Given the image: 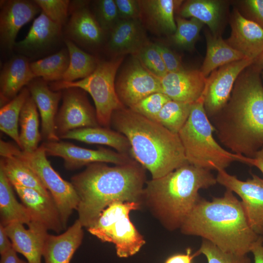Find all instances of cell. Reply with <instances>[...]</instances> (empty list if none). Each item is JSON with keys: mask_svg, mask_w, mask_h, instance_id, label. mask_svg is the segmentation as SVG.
I'll return each mask as SVG.
<instances>
[{"mask_svg": "<svg viewBox=\"0 0 263 263\" xmlns=\"http://www.w3.org/2000/svg\"><path fill=\"white\" fill-rule=\"evenodd\" d=\"M195 253L191 254V250L188 249L186 254H178L169 257L165 263H191L192 259L196 257Z\"/></svg>", "mask_w": 263, "mask_h": 263, "instance_id": "7dc6e473", "label": "cell"}, {"mask_svg": "<svg viewBox=\"0 0 263 263\" xmlns=\"http://www.w3.org/2000/svg\"><path fill=\"white\" fill-rule=\"evenodd\" d=\"M24 224L13 222L5 226L13 248L22 254L28 263H41L47 229L41 224L33 221L24 227Z\"/></svg>", "mask_w": 263, "mask_h": 263, "instance_id": "e0dca14e", "label": "cell"}, {"mask_svg": "<svg viewBox=\"0 0 263 263\" xmlns=\"http://www.w3.org/2000/svg\"><path fill=\"white\" fill-rule=\"evenodd\" d=\"M61 27L41 11L34 20L26 36L16 42L14 47L27 55L43 51L58 40L61 35Z\"/></svg>", "mask_w": 263, "mask_h": 263, "instance_id": "cb8c5ba5", "label": "cell"}, {"mask_svg": "<svg viewBox=\"0 0 263 263\" xmlns=\"http://www.w3.org/2000/svg\"><path fill=\"white\" fill-rule=\"evenodd\" d=\"M12 185L22 204L29 211L32 221L56 233L64 229L58 209L52 196H45L34 189L18 184Z\"/></svg>", "mask_w": 263, "mask_h": 263, "instance_id": "ffe728a7", "label": "cell"}, {"mask_svg": "<svg viewBox=\"0 0 263 263\" xmlns=\"http://www.w3.org/2000/svg\"><path fill=\"white\" fill-rule=\"evenodd\" d=\"M35 78L30 63L25 56H17L7 61L3 65L0 75L1 106L16 97L24 86Z\"/></svg>", "mask_w": 263, "mask_h": 263, "instance_id": "603a6c76", "label": "cell"}, {"mask_svg": "<svg viewBox=\"0 0 263 263\" xmlns=\"http://www.w3.org/2000/svg\"><path fill=\"white\" fill-rule=\"evenodd\" d=\"M17 252L11 248L6 252L1 254L0 263H28L20 259L17 255Z\"/></svg>", "mask_w": 263, "mask_h": 263, "instance_id": "f907efd6", "label": "cell"}, {"mask_svg": "<svg viewBox=\"0 0 263 263\" xmlns=\"http://www.w3.org/2000/svg\"><path fill=\"white\" fill-rule=\"evenodd\" d=\"M82 225L77 219L64 233L47 234L43 248L45 263H70L83 238Z\"/></svg>", "mask_w": 263, "mask_h": 263, "instance_id": "7402d4cb", "label": "cell"}, {"mask_svg": "<svg viewBox=\"0 0 263 263\" xmlns=\"http://www.w3.org/2000/svg\"><path fill=\"white\" fill-rule=\"evenodd\" d=\"M42 11L53 21L62 26L68 18L70 3L68 0H35Z\"/></svg>", "mask_w": 263, "mask_h": 263, "instance_id": "b9f144b4", "label": "cell"}, {"mask_svg": "<svg viewBox=\"0 0 263 263\" xmlns=\"http://www.w3.org/2000/svg\"><path fill=\"white\" fill-rule=\"evenodd\" d=\"M47 156H57L64 160L65 168L73 170L95 163L124 164L132 159L128 154L99 148L92 150L81 148L63 141H46L42 143Z\"/></svg>", "mask_w": 263, "mask_h": 263, "instance_id": "5bb4252c", "label": "cell"}, {"mask_svg": "<svg viewBox=\"0 0 263 263\" xmlns=\"http://www.w3.org/2000/svg\"><path fill=\"white\" fill-rule=\"evenodd\" d=\"M62 102L56 118V129L60 138L77 129L98 126L95 111L85 94L75 87L63 90Z\"/></svg>", "mask_w": 263, "mask_h": 263, "instance_id": "4fadbf2b", "label": "cell"}, {"mask_svg": "<svg viewBox=\"0 0 263 263\" xmlns=\"http://www.w3.org/2000/svg\"><path fill=\"white\" fill-rule=\"evenodd\" d=\"M182 2L174 0H139L141 17L145 18L149 26L155 32L173 35L176 29L174 13Z\"/></svg>", "mask_w": 263, "mask_h": 263, "instance_id": "484cf974", "label": "cell"}, {"mask_svg": "<svg viewBox=\"0 0 263 263\" xmlns=\"http://www.w3.org/2000/svg\"><path fill=\"white\" fill-rule=\"evenodd\" d=\"M210 170L189 164L149 181L144 190L168 227H181L201 197L199 190L217 183Z\"/></svg>", "mask_w": 263, "mask_h": 263, "instance_id": "5b68a950", "label": "cell"}, {"mask_svg": "<svg viewBox=\"0 0 263 263\" xmlns=\"http://www.w3.org/2000/svg\"></svg>", "mask_w": 263, "mask_h": 263, "instance_id": "db71d44e", "label": "cell"}, {"mask_svg": "<svg viewBox=\"0 0 263 263\" xmlns=\"http://www.w3.org/2000/svg\"><path fill=\"white\" fill-rule=\"evenodd\" d=\"M70 62L67 49L42 59L30 63V67L36 77H41L45 81H61Z\"/></svg>", "mask_w": 263, "mask_h": 263, "instance_id": "836d02e7", "label": "cell"}, {"mask_svg": "<svg viewBox=\"0 0 263 263\" xmlns=\"http://www.w3.org/2000/svg\"><path fill=\"white\" fill-rule=\"evenodd\" d=\"M215 128L207 116L202 95L193 103L189 116L178 134L188 164L208 170L225 169L237 161L236 154L215 139Z\"/></svg>", "mask_w": 263, "mask_h": 263, "instance_id": "8992f818", "label": "cell"}, {"mask_svg": "<svg viewBox=\"0 0 263 263\" xmlns=\"http://www.w3.org/2000/svg\"><path fill=\"white\" fill-rule=\"evenodd\" d=\"M253 62L248 58L236 61L217 68L208 76L203 96L204 109L209 119L226 105L238 76Z\"/></svg>", "mask_w": 263, "mask_h": 263, "instance_id": "8fae6325", "label": "cell"}, {"mask_svg": "<svg viewBox=\"0 0 263 263\" xmlns=\"http://www.w3.org/2000/svg\"><path fill=\"white\" fill-rule=\"evenodd\" d=\"M8 236L5 229V226L2 225L0 224V254H2L6 252L11 248H12V244Z\"/></svg>", "mask_w": 263, "mask_h": 263, "instance_id": "681fc988", "label": "cell"}, {"mask_svg": "<svg viewBox=\"0 0 263 263\" xmlns=\"http://www.w3.org/2000/svg\"><path fill=\"white\" fill-rule=\"evenodd\" d=\"M151 74L160 78L168 73L154 43L148 41L133 55Z\"/></svg>", "mask_w": 263, "mask_h": 263, "instance_id": "74e56055", "label": "cell"}, {"mask_svg": "<svg viewBox=\"0 0 263 263\" xmlns=\"http://www.w3.org/2000/svg\"><path fill=\"white\" fill-rule=\"evenodd\" d=\"M261 74H262V78L263 79V71H262Z\"/></svg>", "mask_w": 263, "mask_h": 263, "instance_id": "f5cc1de1", "label": "cell"}, {"mask_svg": "<svg viewBox=\"0 0 263 263\" xmlns=\"http://www.w3.org/2000/svg\"><path fill=\"white\" fill-rule=\"evenodd\" d=\"M170 100L163 93L157 92L149 95L130 109L148 118L154 120L164 105Z\"/></svg>", "mask_w": 263, "mask_h": 263, "instance_id": "60d3db41", "label": "cell"}, {"mask_svg": "<svg viewBox=\"0 0 263 263\" xmlns=\"http://www.w3.org/2000/svg\"><path fill=\"white\" fill-rule=\"evenodd\" d=\"M251 65L254 68L261 72L263 71V52L254 60L253 63Z\"/></svg>", "mask_w": 263, "mask_h": 263, "instance_id": "816d5d0a", "label": "cell"}, {"mask_svg": "<svg viewBox=\"0 0 263 263\" xmlns=\"http://www.w3.org/2000/svg\"><path fill=\"white\" fill-rule=\"evenodd\" d=\"M261 72L250 65L238 76L230 98L212 117L218 139L230 152L253 157L263 147Z\"/></svg>", "mask_w": 263, "mask_h": 263, "instance_id": "6da1fadb", "label": "cell"}, {"mask_svg": "<svg viewBox=\"0 0 263 263\" xmlns=\"http://www.w3.org/2000/svg\"><path fill=\"white\" fill-rule=\"evenodd\" d=\"M144 168L135 160L109 166L104 163L87 166L71 178L79 198L78 220L92 226L102 211L115 202H137L144 193Z\"/></svg>", "mask_w": 263, "mask_h": 263, "instance_id": "7a4b0ae2", "label": "cell"}, {"mask_svg": "<svg viewBox=\"0 0 263 263\" xmlns=\"http://www.w3.org/2000/svg\"><path fill=\"white\" fill-rule=\"evenodd\" d=\"M69 10L71 16L66 28L68 39L85 46L101 44L105 33L94 15L86 7V2L73 1Z\"/></svg>", "mask_w": 263, "mask_h": 263, "instance_id": "d6986e66", "label": "cell"}, {"mask_svg": "<svg viewBox=\"0 0 263 263\" xmlns=\"http://www.w3.org/2000/svg\"><path fill=\"white\" fill-rule=\"evenodd\" d=\"M148 41L139 19H120L111 32L108 48L116 56L134 55Z\"/></svg>", "mask_w": 263, "mask_h": 263, "instance_id": "d4e9b609", "label": "cell"}, {"mask_svg": "<svg viewBox=\"0 0 263 263\" xmlns=\"http://www.w3.org/2000/svg\"><path fill=\"white\" fill-rule=\"evenodd\" d=\"M37 105L30 95L21 109L19 117V149L32 152L39 147L41 134L39 130V118Z\"/></svg>", "mask_w": 263, "mask_h": 263, "instance_id": "4dcf8cb0", "label": "cell"}, {"mask_svg": "<svg viewBox=\"0 0 263 263\" xmlns=\"http://www.w3.org/2000/svg\"><path fill=\"white\" fill-rule=\"evenodd\" d=\"M139 207L138 202H113L87 229L102 242L114 244L119 257L132 256L145 243L129 218L130 212Z\"/></svg>", "mask_w": 263, "mask_h": 263, "instance_id": "9c48e42d", "label": "cell"}, {"mask_svg": "<svg viewBox=\"0 0 263 263\" xmlns=\"http://www.w3.org/2000/svg\"><path fill=\"white\" fill-rule=\"evenodd\" d=\"M30 95L27 88H23L19 94L8 103L1 107L0 129L10 137L20 147L18 123L21 109Z\"/></svg>", "mask_w": 263, "mask_h": 263, "instance_id": "e575fe53", "label": "cell"}, {"mask_svg": "<svg viewBox=\"0 0 263 263\" xmlns=\"http://www.w3.org/2000/svg\"><path fill=\"white\" fill-rule=\"evenodd\" d=\"M263 236H260L251 248L250 252L253 255L254 263H263Z\"/></svg>", "mask_w": 263, "mask_h": 263, "instance_id": "c3c4849f", "label": "cell"}, {"mask_svg": "<svg viewBox=\"0 0 263 263\" xmlns=\"http://www.w3.org/2000/svg\"><path fill=\"white\" fill-rule=\"evenodd\" d=\"M236 159L237 161L256 167L263 174V147L256 152L253 157L236 154Z\"/></svg>", "mask_w": 263, "mask_h": 263, "instance_id": "bcb514c9", "label": "cell"}, {"mask_svg": "<svg viewBox=\"0 0 263 263\" xmlns=\"http://www.w3.org/2000/svg\"><path fill=\"white\" fill-rule=\"evenodd\" d=\"M0 154L19 159L35 172L53 198L65 229L71 215L77 209L78 196L72 184L63 179L52 167L43 147H39L32 152H26L0 140Z\"/></svg>", "mask_w": 263, "mask_h": 263, "instance_id": "52a82bcc", "label": "cell"}, {"mask_svg": "<svg viewBox=\"0 0 263 263\" xmlns=\"http://www.w3.org/2000/svg\"><path fill=\"white\" fill-rule=\"evenodd\" d=\"M123 60L119 56L111 60L98 62L95 70L87 77L71 82L59 81L51 84L54 91L78 88L92 97L99 125L109 128L114 112L125 108L115 90V75Z\"/></svg>", "mask_w": 263, "mask_h": 263, "instance_id": "ba28073f", "label": "cell"}, {"mask_svg": "<svg viewBox=\"0 0 263 263\" xmlns=\"http://www.w3.org/2000/svg\"><path fill=\"white\" fill-rule=\"evenodd\" d=\"M115 90L122 103L129 108L151 94L162 92L160 78L149 72L136 57L118 76Z\"/></svg>", "mask_w": 263, "mask_h": 263, "instance_id": "7c38bea8", "label": "cell"}, {"mask_svg": "<svg viewBox=\"0 0 263 263\" xmlns=\"http://www.w3.org/2000/svg\"><path fill=\"white\" fill-rule=\"evenodd\" d=\"M192 104L170 100L153 120L178 134L189 116Z\"/></svg>", "mask_w": 263, "mask_h": 263, "instance_id": "d590c367", "label": "cell"}, {"mask_svg": "<svg viewBox=\"0 0 263 263\" xmlns=\"http://www.w3.org/2000/svg\"><path fill=\"white\" fill-rule=\"evenodd\" d=\"M195 253L203 254L207 263H251L247 255H241L224 252L210 242L203 239L201 245Z\"/></svg>", "mask_w": 263, "mask_h": 263, "instance_id": "f35d334b", "label": "cell"}, {"mask_svg": "<svg viewBox=\"0 0 263 263\" xmlns=\"http://www.w3.org/2000/svg\"><path fill=\"white\" fill-rule=\"evenodd\" d=\"M175 22L176 29L171 36L173 42L180 48L193 49L204 24L195 18L188 20L180 16L175 18Z\"/></svg>", "mask_w": 263, "mask_h": 263, "instance_id": "8d00e7d4", "label": "cell"}, {"mask_svg": "<svg viewBox=\"0 0 263 263\" xmlns=\"http://www.w3.org/2000/svg\"><path fill=\"white\" fill-rule=\"evenodd\" d=\"M12 185L0 169V224L5 226L13 222L28 225L32 221L27 208L19 203L13 192Z\"/></svg>", "mask_w": 263, "mask_h": 263, "instance_id": "f1b7e54d", "label": "cell"}, {"mask_svg": "<svg viewBox=\"0 0 263 263\" xmlns=\"http://www.w3.org/2000/svg\"><path fill=\"white\" fill-rule=\"evenodd\" d=\"M0 169L11 184H18L34 189L45 196H51L35 172L19 159L11 155L1 156Z\"/></svg>", "mask_w": 263, "mask_h": 263, "instance_id": "f546056e", "label": "cell"}, {"mask_svg": "<svg viewBox=\"0 0 263 263\" xmlns=\"http://www.w3.org/2000/svg\"><path fill=\"white\" fill-rule=\"evenodd\" d=\"M200 70L168 73L160 78L162 93L171 100L193 104L203 94L207 83Z\"/></svg>", "mask_w": 263, "mask_h": 263, "instance_id": "2e32d148", "label": "cell"}, {"mask_svg": "<svg viewBox=\"0 0 263 263\" xmlns=\"http://www.w3.org/2000/svg\"><path fill=\"white\" fill-rule=\"evenodd\" d=\"M0 3V45L10 51L14 48L20 29L35 17L40 8L34 0H2Z\"/></svg>", "mask_w": 263, "mask_h": 263, "instance_id": "9a60e30c", "label": "cell"}, {"mask_svg": "<svg viewBox=\"0 0 263 263\" xmlns=\"http://www.w3.org/2000/svg\"><path fill=\"white\" fill-rule=\"evenodd\" d=\"M206 38V55L200 69L205 77H207L218 68L246 58L243 55L230 47L217 35L207 33Z\"/></svg>", "mask_w": 263, "mask_h": 263, "instance_id": "83f0119b", "label": "cell"}, {"mask_svg": "<svg viewBox=\"0 0 263 263\" xmlns=\"http://www.w3.org/2000/svg\"><path fill=\"white\" fill-rule=\"evenodd\" d=\"M95 17L105 33L110 32L120 20L114 0L95 1Z\"/></svg>", "mask_w": 263, "mask_h": 263, "instance_id": "ab89813d", "label": "cell"}, {"mask_svg": "<svg viewBox=\"0 0 263 263\" xmlns=\"http://www.w3.org/2000/svg\"><path fill=\"white\" fill-rule=\"evenodd\" d=\"M154 44L160 54L168 73L179 72L185 69L180 56L161 43L156 42Z\"/></svg>", "mask_w": 263, "mask_h": 263, "instance_id": "7bdbcfd3", "label": "cell"}, {"mask_svg": "<svg viewBox=\"0 0 263 263\" xmlns=\"http://www.w3.org/2000/svg\"><path fill=\"white\" fill-rule=\"evenodd\" d=\"M60 138L75 140L88 144L106 145L113 148L118 152L125 154H128L130 151L129 142L123 134L109 128L99 126L72 131Z\"/></svg>", "mask_w": 263, "mask_h": 263, "instance_id": "4316f807", "label": "cell"}, {"mask_svg": "<svg viewBox=\"0 0 263 263\" xmlns=\"http://www.w3.org/2000/svg\"><path fill=\"white\" fill-rule=\"evenodd\" d=\"M217 182L237 194L242 203L249 224L258 235H263V179L252 174L246 181L239 180L225 169L217 171Z\"/></svg>", "mask_w": 263, "mask_h": 263, "instance_id": "30bf717a", "label": "cell"}, {"mask_svg": "<svg viewBox=\"0 0 263 263\" xmlns=\"http://www.w3.org/2000/svg\"><path fill=\"white\" fill-rule=\"evenodd\" d=\"M64 41L69 53L70 62L61 81H75L90 75L98 63L96 58L81 50L72 40L66 38Z\"/></svg>", "mask_w": 263, "mask_h": 263, "instance_id": "d6a6232c", "label": "cell"}, {"mask_svg": "<svg viewBox=\"0 0 263 263\" xmlns=\"http://www.w3.org/2000/svg\"><path fill=\"white\" fill-rule=\"evenodd\" d=\"M243 6L246 18L263 29V0H246L244 1Z\"/></svg>", "mask_w": 263, "mask_h": 263, "instance_id": "f6af8a7d", "label": "cell"}, {"mask_svg": "<svg viewBox=\"0 0 263 263\" xmlns=\"http://www.w3.org/2000/svg\"><path fill=\"white\" fill-rule=\"evenodd\" d=\"M120 19H139L141 11L139 0H114Z\"/></svg>", "mask_w": 263, "mask_h": 263, "instance_id": "ee69618b", "label": "cell"}, {"mask_svg": "<svg viewBox=\"0 0 263 263\" xmlns=\"http://www.w3.org/2000/svg\"><path fill=\"white\" fill-rule=\"evenodd\" d=\"M33 80L27 88L40 114L42 137L47 141H58L60 138L56 133L55 122L62 92L52 90L43 80Z\"/></svg>", "mask_w": 263, "mask_h": 263, "instance_id": "44dd1931", "label": "cell"}, {"mask_svg": "<svg viewBox=\"0 0 263 263\" xmlns=\"http://www.w3.org/2000/svg\"><path fill=\"white\" fill-rule=\"evenodd\" d=\"M183 233L201 237L221 250L247 255L260 235L251 228L242 202L226 189L209 201L200 197L181 226Z\"/></svg>", "mask_w": 263, "mask_h": 263, "instance_id": "3957f363", "label": "cell"}, {"mask_svg": "<svg viewBox=\"0 0 263 263\" xmlns=\"http://www.w3.org/2000/svg\"><path fill=\"white\" fill-rule=\"evenodd\" d=\"M222 11V2L215 0H189L179 8L180 17L197 19L207 24L215 35L219 27Z\"/></svg>", "mask_w": 263, "mask_h": 263, "instance_id": "1f68e13d", "label": "cell"}, {"mask_svg": "<svg viewBox=\"0 0 263 263\" xmlns=\"http://www.w3.org/2000/svg\"><path fill=\"white\" fill-rule=\"evenodd\" d=\"M111 124L128 139L131 155L152 179L188 164L178 134L155 121L125 107L114 112Z\"/></svg>", "mask_w": 263, "mask_h": 263, "instance_id": "277c9868", "label": "cell"}, {"mask_svg": "<svg viewBox=\"0 0 263 263\" xmlns=\"http://www.w3.org/2000/svg\"><path fill=\"white\" fill-rule=\"evenodd\" d=\"M230 25L231 34L225 42L246 58L254 61L263 52V29L238 10L232 14Z\"/></svg>", "mask_w": 263, "mask_h": 263, "instance_id": "ac0fdd59", "label": "cell"}]
</instances>
